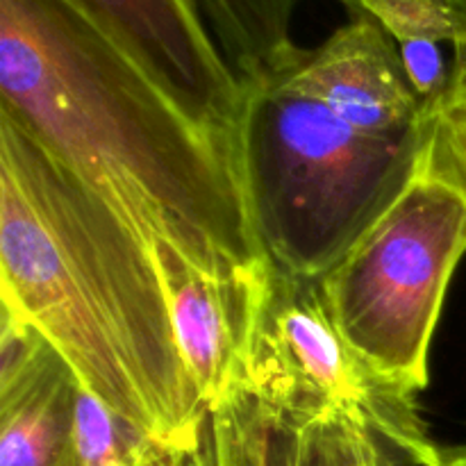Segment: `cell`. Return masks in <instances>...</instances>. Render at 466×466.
<instances>
[{"label": "cell", "mask_w": 466, "mask_h": 466, "mask_svg": "<svg viewBox=\"0 0 466 466\" xmlns=\"http://www.w3.org/2000/svg\"><path fill=\"white\" fill-rule=\"evenodd\" d=\"M291 82L364 135L410 139L432 130L437 107L410 86L399 44L362 12L282 66Z\"/></svg>", "instance_id": "7"}, {"label": "cell", "mask_w": 466, "mask_h": 466, "mask_svg": "<svg viewBox=\"0 0 466 466\" xmlns=\"http://www.w3.org/2000/svg\"><path fill=\"white\" fill-rule=\"evenodd\" d=\"M341 3H344V5H349V7L353 9V7H355V3H358V0H341Z\"/></svg>", "instance_id": "16"}, {"label": "cell", "mask_w": 466, "mask_h": 466, "mask_svg": "<svg viewBox=\"0 0 466 466\" xmlns=\"http://www.w3.org/2000/svg\"><path fill=\"white\" fill-rule=\"evenodd\" d=\"M426 168L451 182L466 198V94L449 91L437 105Z\"/></svg>", "instance_id": "12"}, {"label": "cell", "mask_w": 466, "mask_h": 466, "mask_svg": "<svg viewBox=\"0 0 466 466\" xmlns=\"http://www.w3.org/2000/svg\"><path fill=\"white\" fill-rule=\"evenodd\" d=\"M455 7L460 12V21H462V30H460V39L453 46V59H451V91L466 94V0H453Z\"/></svg>", "instance_id": "14"}, {"label": "cell", "mask_w": 466, "mask_h": 466, "mask_svg": "<svg viewBox=\"0 0 466 466\" xmlns=\"http://www.w3.org/2000/svg\"><path fill=\"white\" fill-rule=\"evenodd\" d=\"M353 12L371 16L396 44L435 41L455 46L462 30L453 0H358Z\"/></svg>", "instance_id": "11"}, {"label": "cell", "mask_w": 466, "mask_h": 466, "mask_svg": "<svg viewBox=\"0 0 466 466\" xmlns=\"http://www.w3.org/2000/svg\"><path fill=\"white\" fill-rule=\"evenodd\" d=\"M419 394L373 371L337 330L323 282L267 258L255 303L248 380L235 405L209 417L208 462L221 464L262 435L355 428L382 437L417 466H437L440 449Z\"/></svg>", "instance_id": "4"}, {"label": "cell", "mask_w": 466, "mask_h": 466, "mask_svg": "<svg viewBox=\"0 0 466 466\" xmlns=\"http://www.w3.org/2000/svg\"><path fill=\"white\" fill-rule=\"evenodd\" d=\"M223 59L241 85L285 66L299 46L291 39L299 0H196Z\"/></svg>", "instance_id": "10"}, {"label": "cell", "mask_w": 466, "mask_h": 466, "mask_svg": "<svg viewBox=\"0 0 466 466\" xmlns=\"http://www.w3.org/2000/svg\"><path fill=\"white\" fill-rule=\"evenodd\" d=\"M0 296L3 317L39 332L96 399L205 466L209 414L153 250L3 112Z\"/></svg>", "instance_id": "2"}, {"label": "cell", "mask_w": 466, "mask_h": 466, "mask_svg": "<svg viewBox=\"0 0 466 466\" xmlns=\"http://www.w3.org/2000/svg\"><path fill=\"white\" fill-rule=\"evenodd\" d=\"M191 121L235 139L244 85L196 0H73Z\"/></svg>", "instance_id": "6"}, {"label": "cell", "mask_w": 466, "mask_h": 466, "mask_svg": "<svg viewBox=\"0 0 466 466\" xmlns=\"http://www.w3.org/2000/svg\"><path fill=\"white\" fill-rule=\"evenodd\" d=\"M0 112L150 250L212 278L267 259L235 139L191 121L73 0H0Z\"/></svg>", "instance_id": "1"}, {"label": "cell", "mask_w": 466, "mask_h": 466, "mask_svg": "<svg viewBox=\"0 0 466 466\" xmlns=\"http://www.w3.org/2000/svg\"><path fill=\"white\" fill-rule=\"evenodd\" d=\"M431 137L364 135L282 68L246 82L235 148L264 255L323 280L421 173Z\"/></svg>", "instance_id": "3"}, {"label": "cell", "mask_w": 466, "mask_h": 466, "mask_svg": "<svg viewBox=\"0 0 466 466\" xmlns=\"http://www.w3.org/2000/svg\"><path fill=\"white\" fill-rule=\"evenodd\" d=\"M80 380L30 326L3 317L0 466H80L76 414Z\"/></svg>", "instance_id": "9"}, {"label": "cell", "mask_w": 466, "mask_h": 466, "mask_svg": "<svg viewBox=\"0 0 466 466\" xmlns=\"http://www.w3.org/2000/svg\"><path fill=\"white\" fill-rule=\"evenodd\" d=\"M466 255V198L428 171L323 278L346 344L387 380L421 394L449 282Z\"/></svg>", "instance_id": "5"}, {"label": "cell", "mask_w": 466, "mask_h": 466, "mask_svg": "<svg viewBox=\"0 0 466 466\" xmlns=\"http://www.w3.org/2000/svg\"><path fill=\"white\" fill-rule=\"evenodd\" d=\"M153 258L171 305L182 362L214 417L246 391L255 303L267 259L250 271L212 278L176 250L159 246Z\"/></svg>", "instance_id": "8"}, {"label": "cell", "mask_w": 466, "mask_h": 466, "mask_svg": "<svg viewBox=\"0 0 466 466\" xmlns=\"http://www.w3.org/2000/svg\"><path fill=\"white\" fill-rule=\"evenodd\" d=\"M400 62L414 94L431 107H437L451 91V64L446 62L435 41H408L399 44Z\"/></svg>", "instance_id": "13"}, {"label": "cell", "mask_w": 466, "mask_h": 466, "mask_svg": "<svg viewBox=\"0 0 466 466\" xmlns=\"http://www.w3.org/2000/svg\"><path fill=\"white\" fill-rule=\"evenodd\" d=\"M437 466H466V441L455 446H441Z\"/></svg>", "instance_id": "15"}]
</instances>
